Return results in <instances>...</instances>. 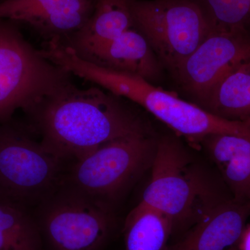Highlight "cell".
<instances>
[{
    "label": "cell",
    "mask_w": 250,
    "mask_h": 250,
    "mask_svg": "<svg viewBox=\"0 0 250 250\" xmlns=\"http://www.w3.org/2000/svg\"><path fill=\"white\" fill-rule=\"evenodd\" d=\"M25 111L41 144L63 161L78 160L113 140L147 134L121 98L100 87L82 90L70 83Z\"/></svg>",
    "instance_id": "cell-1"
},
{
    "label": "cell",
    "mask_w": 250,
    "mask_h": 250,
    "mask_svg": "<svg viewBox=\"0 0 250 250\" xmlns=\"http://www.w3.org/2000/svg\"><path fill=\"white\" fill-rule=\"evenodd\" d=\"M78 75L116 96L137 104L190 142L200 143L205 138L216 134L250 139V125L215 116L196 104L186 101L141 77L89 62L80 64Z\"/></svg>",
    "instance_id": "cell-2"
},
{
    "label": "cell",
    "mask_w": 250,
    "mask_h": 250,
    "mask_svg": "<svg viewBox=\"0 0 250 250\" xmlns=\"http://www.w3.org/2000/svg\"><path fill=\"white\" fill-rule=\"evenodd\" d=\"M151 167L150 181L140 202L170 219L174 232L190 229L225 200L212 194L175 140L165 138L156 142Z\"/></svg>",
    "instance_id": "cell-3"
},
{
    "label": "cell",
    "mask_w": 250,
    "mask_h": 250,
    "mask_svg": "<svg viewBox=\"0 0 250 250\" xmlns=\"http://www.w3.org/2000/svg\"><path fill=\"white\" fill-rule=\"evenodd\" d=\"M70 75L34 49L13 23L0 19V124L71 83Z\"/></svg>",
    "instance_id": "cell-4"
},
{
    "label": "cell",
    "mask_w": 250,
    "mask_h": 250,
    "mask_svg": "<svg viewBox=\"0 0 250 250\" xmlns=\"http://www.w3.org/2000/svg\"><path fill=\"white\" fill-rule=\"evenodd\" d=\"M65 161L9 121L0 124V202L39 205L63 180Z\"/></svg>",
    "instance_id": "cell-5"
},
{
    "label": "cell",
    "mask_w": 250,
    "mask_h": 250,
    "mask_svg": "<svg viewBox=\"0 0 250 250\" xmlns=\"http://www.w3.org/2000/svg\"><path fill=\"white\" fill-rule=\"evenodd\" d=\"M156 146L147 134L105 143L75 161L62 185L110 204L151 167Z\"/></svg>",
    "instance_id": "cell-6"
},
{
    "label": "cell",
    "mask_w": 250,
    "mask_h": 250,
    "mask_svg": "<svg viewBox=\"0 0 250 250\" xmlns=\"http://www.w3.org/2000/svg\"><path fill=\"white\" fill-rule=\"evenodd\" d=\"M38 206L36 220L54 250H100L114 229L110 204L63 185Z\"/></svg>",
    "instance_id": "cell-7"
},
{
    "label": "cell",
    "mask_w": 250,
    "mask_h": 250,
    "mask_svg": "<svg viewBox=\"0 0 250 250\" xmlns=\"http://www.w3.org/2000/svg\"><path fill=\"white\" fill-rule=\"evenodd\" d=\"M131 14L134 28L172 73L211 30L202 10L192 0H132Z\"/></svg>",
    "instance_id": "cell-8"
},
{
    "label": "cell",
    "mask_w": 250,
    "mask_h": 250,
    "mask_svg": "<svg viewBox=\"0 0 250 250\" xmlns=\"http://www.w3.org/2000/svg\"><path fill=\"white\" fill-rule=\"evenodd\" d=\"M250 59V33L211 29L172 75L200 105L229 72Z\"/></svg>",
    "instance_id": "cell-9"
},
{
    "label": "cell",
    "mask_w": 250,
    "mask_h": 250,
    "mask_svg": "<svg viewBox=\"0 0 250 250\" xmlns=\"http://www.w3.org/2000/svg\"><path fill=\"white\" fill-rule=\"evenodd\" d=\"M95 0H4L0 19L25 23L52 39H67L88 22Z\"/></svg>",
    "instance_id": "cell-10"
},
{
    "label": "cell",
    "mask_w": 250,
    "mask_h": 250,
    "mask_svg": "<svg viewBox=\"0 0 250 250\" xmlns=\"http://www.w3.org/2000/svg\"><path fill=\"white\" fill-rule=\"evenodd\" d=\"M250 215V201L225 199L166 250H228L238 244Z\"/></svg>",
    "instance_id": "cell-11"
},
{
    "label": "cell",
    "mask_w": 250,
    "mask_h": 250,
    "mask_svg": "<svg viewBox=\"0 0 250 250\" xmlns=\"http://www.w3.org/2000/svg\"><path fill=\"white\" fill-rule=\"evenodd\" d=\"M79 56L99 66L136 75L152 83L160 78L162 72V64L150 44L136 28Z\"/></svg>",
    "instance_id": "cell-12"
},
{
    "label": "cell",
    "mask_w": 250,
    "mask_h": 250,
    "mask_svg": "<svg viewBox=\"0 0 250 250\" xmlns=\"http://www.w3.org/2000/svg\"><path fill=\"white\" fill-rule=\"evenodd\" d=\"M131 1L95 0L88 22L80 31L65 39L67 42H62L82 56L134 28Z\"/></svg>",
    "instance_id": "cell-13"
},
{
    "label": "cell",
    "mask_w": 250,
    "mask_h": 250,
    "mask_svg": "<svg viewBox=\"0 0 250 250\" xmlns=\"http://www.w3.org/2000/svg\"><path fill=\"white\" fill-rule=\"evenodd\" d=\"M200 144L216 165L233 198L250 201V138L212 135Z\"/></svg>",
    "instance_id": "cell-14"
},
{
    "label": "cell",
    "mask_w": 250,
    "mask_h": 250,
    "mask_svg": "<svg viewBox=\"0 0 250 250\" xmlns=\"http://www.w3.org/2000/svg\"><path fill=\"white\" fill-rule=\"evenodd\" d=\"M198 106L223 119L250 125V59L229 72Z\"/></svg>",
    "instance_id": "cell-15"
},
{
    "label": "cell",
    "mask_w": 250,
    "mask_h": 250,
    "mask_svg": "<svg viewBox=\"0 0 250 250\" xmlns=\"http://www.w3.org/2000/svg\"><path fill=\"white\" fill-rule=\"evenodd\" d=\"M173 233L170 219L156 208L139 202L125 221V250H166Z\"/></svg>",
    "instance_id": "cell-16"
},
{
    "label": "cell",
    "mask_w": 250,
    "mask_h": 250,
    "mask_svg": "<svg viewBox=\"0 0 250 250\" xmlns=\"http://www.w3.org/2000/svg\"><path fill=\"white\" fill-rule=\"evenodd\" d=\"M0 250H44L37 220L27 208L0 202Z\"/></svg>",
    "instance_id": "cell-17"
},
{
    "label": "cell",
    "mask_w": 250,
    "mask_h": 250,
    "mask_svg": "<svg viewBox=\"0 0 250 250\" xmlns=\"http://www.w3.org/2000/svg\"><path fill=\"white\" fill-rule=\"evenodd\" d=\"M198 5L211 29L250 34V0H192Z\"/></svg>",
    "instance_id": "cell-18"
},
{
    "label": "cell",
    "mask_w": 250,
    "mask_h": 250,
    "mask_svg": "<svg viewBox=\"0 0 250 250\" xmlns=\"http://www.w3.org/2000/svg\"><path fill=\"white\" fill-rule=\"evenodd\" d=\"M237 245L238 250H250V223L246 225Z\"/></svg>",
    "instance_id": "cell-19"
},
{
    "label": "cell",
    "mask_w": 250,
    "mask_h": 250,
    "mask_svg": "<svg viewBox=\"0 0 250 250\" xmlns=\"http://www.w3.org/2000/svg\"><path fill=\"white\" fill-rule=\"evenodd\" d=\"M227 250H238V245H235V246L231 247V248H229V249Z\"/></svg>",
    "instance_id": "cell-20"
}]
</instances>
